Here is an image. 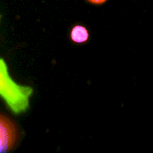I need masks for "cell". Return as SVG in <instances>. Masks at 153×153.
<instances>
[{
    "label": "cell",
    "mask_w": 153,
    "mask_h": 153,
    "mask_svg": "<svg viewBox=\"0 0 153 153\" xmlns=\"http://www.w3.org/2000/svg\"><path fill=\"white\" fill-rule=\"evenodd\" d=\"M33 92L30 87L16 83L11 77L5 62L0 58V97L15 114L27 110Z\"/></svg>",
    "instance_id": "cell-1"
},
{
    "label": "cell",
    "mask_w": 153,
    "mask_h": 153,
    "mask_svg": "<svg viewBox=\"0 0 153 153\" xmlns=\"http://www.w3.org/2000/svg\"><path fill=\"white\" fill-rule=\"evenodd\" d=\"M16 139L14 126L8 119L0 116V152H7Z\"/></svg>",
    "instance_id": "cell-2"
},
{
    "label": "cell",
    "mask_w": 153,
    "mask_h": 153,
    "mask_svg": "<svg viewBox=\"0 0 153 153\" xmlns=\"http://www.w3.org/2000/svg\"><path fill=\"white\" fill-rule=\"evenodd\" d=\"M71 39L74 42L76 43L85 42L89 39V32L85 27L82 25H76L72 29Z\"/></svg>",
    "instance_id": "cell-3"
},
{
    "label": "cell",
    "mask_w": 153,
    "mask_h": 153,
    "mask_svg": "<svg viewBox=\"0 0 153 153\" xmlns=\"http://www.w3.org/2000/svg\"><path fill=\"white\" fill-rule=\"evenodd\" d=\"M89 2L92 3V4H103L105 3L107 0H88Z\"/></svg>",
    "instance_id": "cell-4"
}]
</instances>
